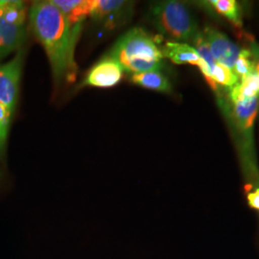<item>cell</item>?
Segmentation results:
<instances>
[{
    "mask_svg": "<svg viewBox=\"0 0 259 259\" xmlns=\"http://www.w3.org/2000/svg\"><path fill=\"white\" fill-rule=\"evenodd\" d=\"M28 18L34 36L46 50L56 83L74 81L78 38L72 36L63 13L51 0L36 1L30 7Z\"/></svg>",
    "mask_w": 259,
    "mask_h": 259,
    "instance_id": "1",
    "label": "cell"
},
{
    "mask_svg": "<svg viewBox=\"0 0 259 259\" xmlns=\"http://www.w3.org/2000/svg\"><path fill=\"white\" fill-rule=\"evenodd\" d=\"M234 140L242 176L244 192L259 188V163L254 143V122L258 113L259 97L232 102L222 91L216 95Z\"/></svg>",
    "mask_w": 259,
    "mask_h": 259,
    "instance_id": "2",
    "label": "cell"
},
{
    "mask_svg": "<svg viewBox=\"0 0 259 259\" xmlns=\"http://www.w3.org/2000/svg\"><path fill=\"white\" fill-rule=\"evenodd\" d=\"M110 56L125 72L132 74L163 67V55L153 37L144 29L135 27L125 33L111 48Z\"/></svg>",
    "mask_w": 259,
    "mask_h": 259,
    "instance_id": "3",
    "label": "cell"
},
{
    "mask_svg": "<svg viewBox=\"0 0 259 259\" xmlns=\"http://www.w3.org/2000/svg\"><path fill=\"white\" fill-rule=\"evenodd\" d=\"M149 21L170 41L192 44L201 33L193 14L185 3L166 0L151 5Z\"/></svg>",
    "mask_w": 259,
    "mask_h": 259,
    "instance_id": "4",
    "label": "cell"
},
{
    "mask_svg": "<svg viewBox=\"0 0 259 259\" xmlns=\"http://www.w3.org/2000/svg\"><path fill=\"white\" fill-rule=\"evenodd\" d=\"M23 60L24 51L20 50L8 63L0 65V157L5 150L11 121L19 98Z\"/></svg>",
    "mask_w": 259,
    "mask_h": 259,
    "instance_id": "5",
    "label": "cell"
},
{
    "mask_svg": "<svg viewBox=\"0 0 259 259\" xmlns=\"http://www.w3.org/2000/svg\"><path fill=\"white\" fill-rule=\"evenodd\" d=\"M135 3L126 0H93L90 19L107 30L128 23L134 15Z\"/></svg>",
    "mask_w": 259,
    "mask_h": 259,
    "instance_id": "6",
    "label": "cell"
},
{
    "mask_svg": "<svg viewBox=\"0 0 259 259\" xmlns=\"http://www.w3.org/2000/svg\"><path fill=\"white\" fill-rule=\"evenodd\" d=\"M215 61L233 71L234 65L240 54L239 47L224 33L212 27H205L202 32Z\"/></svg>",
    "mask_w": 259,
    "mask_h": 259,
    "instance_id": "7",
    "label": "cell"
},
{
    "mask_svg": "<svg viewBox=\"0 0 259 259\" xmlns=\"http://www.w3.org/2000/svg\"><path fill=\"white\" fill-rule=\"evenodd\" d=\"M125 71L120 64L109 56L93 65L81 85L108 89L119 83Z\"/></svg>",
    "mask_w": 259,
    "mask_h": 259,
    "instance_id": "8",
    "label": "cell"
},
{
    "mask_svg": "<svg viewBox=\"0 0 259 259\" xmlns=\"http://www.w3.org/2000/svg\"><path fill=\"white\" fill-rule=\"evenodd\" d=\"M67 20L73 37L79 39L83 21L90 18L93 0H51Z\"/></svg>",
    "mask_w": 259,
    "mask_h": 259,
    "instance_id": "9",
    "label": "cell"
},
{
    "mask_svg": "<svg viewBox=\"0 0 259 259\" xmlns=\"http://www.w3.org/2000/svg\"><path fill=\"white\" fill-rule=\"evenodd\" d=\"M25 40V25L11 23L0 17V60L19 50Z\"/></svg>",
    "mask_w": 259,
    "mask_h": 259,
    "instance_id": "10",
    "label": "cell"
},
{
    "mask_svg": "<svg viewBox=\"0 0 259 259\" xmlns=\"http://www.w3.org/2000/svg\"><path fill=\"white\" fill-rule=\"evenodd\" d=\"M161 52L163 58L169 59L176 65L188 64L200 67L203 64V60L197 53L196 49L188 44L169 40L161 48Z\"/></svg>",
    "mask_w": 259,
    "mask_h": 259,
    "instance_id": "11",
    "label": "cell"
},
{
    "mask_svg": "<svg viewBox=\"0 0 259 259\" xmlns=\"http://www.w3.org/2000/svg\"><path fill=\"white\" fill-rule=\"evenodd\" d=\"M131 81L138 85L151 91L165 93L172 92V84L167 79L166 76L162 74L158 70L132 74Z\"/></svg>",
    "mask_w": 259,
    "mask_h": 259,
    "instance_id": "12",
    "label": "cell"
},
{
    "mask_svg": "<svg viewBox=\"0 0 259 259\" xmlns=\"http://www.w3.org/2000/svg\"><path fill=\"white\" fill-rule=\"evenodd\" d=\"M230 101H239L252 97H259V71L256 69L249 76L228 91L227 94Z\"/></svg>",
    "mask_w": 259,
    "mask_h": 259,
    "instance_id": "13",
    "label": "cell"
},
{
    "mask_svg": "<svg viewBox=\"0 0 259 259\" xmlns=\"http://www.w3.org/2000/svg\"><path fill=\"white\" fill-rule=\"evenodd\" d=\"M206 6L228 19L236 28H242L240 7L234 0H210L205 2Z\"/></svg>",
    "mask_w": 259,
    "mask_h": 259,
    "instance_id": "14",
    "label": "cell"
},
{
    "mask_svg": "<svg viewBox=\"0 0 259 259\" xmlns=\"http://www.w3.org/2000/svg\"><path fill=\"white\" fill-rule=\"evenodd\" d=\"M0 17L11 23L25 25L27 7L23 1L0 0Z\"/></svg>",
    "mask_w": 259,
    "mask_h": 259,
    "instance_id": "15",
    "label": "cell"
},
{
    "mask_svg": "<svg viewBox=\"0 0 259 259\" xmlns=\"http://www.w3.org/2000/svg\"><path fill=\"white\" fill-rule=\"evenodd\" d=\"M211 78L213 82L221 89H227L228 91L236 85L239 79L232 69L226 67L225 65L217 63L211 71Z\"/></svg>",
    "mask_w": 259,
    "mask_h": 259,
    "instance_id": "16",
    "label": "cell"
},
{
    "mask_svg": "<svg viewBox=\"0 0 259 259\" xmlns=\"http://www.w3.org/2000/svg\"><path fill=\"white\" fill-rule=\"evenodd\" d=\"M255 70V65L248 49H241L240 54L234 65L233 72L238 77L239 81Z\"/></svg>",
    "mask_w": 259,
    "mask_h": 259,
    "instance_id": "17",
    "label": "cell"
},
{
    "mask_svg": "<svg viewBox=\"0 0 259 259\" xmlns=\"http://www.w3.org/2000/svg\"><path fill=\"white\" fill-rule=\"evenodd\" d=\"M246 203L251 210L259 214V188L245 193Z\"/></svg>",
    "mask_w": 259,
    "mask_h": 259,
    "instance_id": "18",
    "label": "cell"
},
{
    "mask_svg": "<svg viewBox=\"0 0 259 259\" xmlns=\"http://www.w3.org/2000/svg\"><path fill=\"white\" fill-rule=\"evenodd\" d=\"M250 51L251 58L253 60V63L255 65V69L259 71V45L253 40L250 41V48L248 49Z\"/></svg>",
    "mask_w": 259,
    "mask_h": 259,
    "instance_id": "19",
    "label": "cell"
},
{
    "mask_svg": "<svg viewBox=\"0 0 259 259\" xmlns=\"http://www.w3.org/2000/svg\"><path fill=\"white\" fill-rule=\"evenodd\" d=\"M256 244H257V246H258V249H259V226H258V232H257V234H256Z\"/></svg>",
    "mask_w": 259,
    "mask_h": 259,
    "instance_id": "20",
    "label": "cell"
}]
</instances>
